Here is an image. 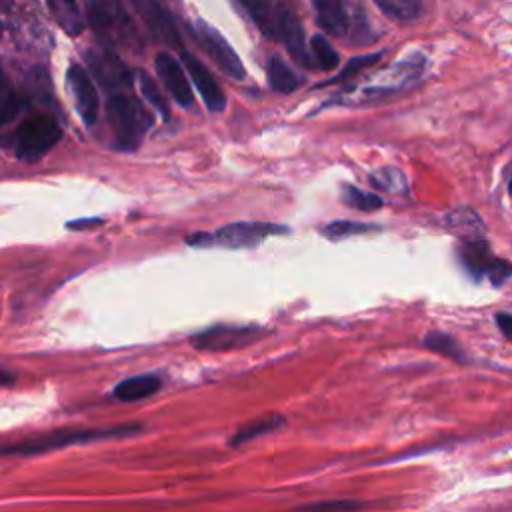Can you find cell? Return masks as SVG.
Instances as JSON below:
<instances>
[{
    "label": "cell",
    "mask_w": 512,
    "mask_h": 512,
    "mask_svg": "<svg viewBox=\"0 0 512 512\" xmlns=\"http://www.w3.org/2000/svg\"><path fill=\"white\" fill-rule=\"evenodd\" d=\"M154 66H156V72H158L162 84L166 86L170 96L176 100V104L190 108L194 104V96H192V88L188 84V78H186L180 62L172 54L160 52L154 60Z\"/></svg>",
    "instance_id": "4fadbf2b"
},
{
    "label": "cell",
    "mask_w": 512,
    "mask_h": 512,
    "mask_svg": "<svg viewBox=\"0 0 512 512\" xmlns=\"http://www.w3.org/2000/svg\"><path fill=\"white\" fill-rule=\"evenodd\" d=\"M496 326L500 328V332L512 340V314L508 312H498L496 314Z\"/></svg>",
    "instance_id": "4dcf8cb0"
},
{
    "label": "cell",
    "mask_w": 512,
    "mask_h": 512,
    "mask_svg": "<svg viewBox=\"0 0 512 512\" xmlns=\"http://www.w3.org/2000/svg\"><path fill=\"white\" fill-rule=\"evenodd\" d=\"M54 20L68 36H78L84 30V18L74 0H46Z\"/></svg>",
    "instance_id": "d6986e66"
},
{
    "label": "cell",
    "mask_w": 512,
    "mask_h": 512,
    "mask_svg": "<svg viewBox=\"0 0 512 512\" xmlns=\"http://www.w3.org/2000/svg\"><path fill=\"white\" fill-rule=\"evenodd\" d=\"M244 12L252 18V22L260 28V32L268 38L276 40L278 28V8H274L272 0H238Z\"/></svg>",
    "instance_id": "ac0fdd59"
},
{
    "label": "cell",
    "mask_w": 512,
    "mask_h": 512,
    "mask_svg": "<svg viewBox=\"0 0 512 512\" xmlns=\"http://www.w3.org/2000/svg\"><path fill=\"white\" fill-rule=\"evenodd\" d=\"M312 54H314V60H316V66L320 70H334L340 62L338 58V52L332 48V44L322 36V34H316L312 36Z\"/></svg>",
    "instance_id": "484cf974"
},
{
    "label": "cell",
    "mask_w": 512,
    "mask_h": 512,
    "mask_svg": "<svg viewBox=\"0 0 512 512\" xmlns=\"http://www.w3.org/2000/svg\"><path fill=\"white\" fill-rule=\"evenodd\" d=\"M378 230V226L366 224V222H352V220H336L330 222L322 228V234L328 236L330 240H340L346 236H354V234H366V232H374Z\"/></svg>",
    "instance_id": "d4e9b609"
},
{
    "label": "cell",
    "mask_w": 512,
    "mask_h": 512,
    "mask_svg": "<svg viewBox=\"0 0 512 512\" xmlns=\"http://www.w3.org/2000/svg\"><path fill=\"white\" fill-rule=\"evenodd\" d=\"M132 6L136 14L144 20L146 28L154 38L160 42L172 46V48H182V40L178 34V28L172 20V16L166 12V8L158 0H132Z\"/></svg>",
    "instance_id": "8fae6325"
},
{
    "label": "cell",
    "mask_w": 512,
    "mask_h": 512,
    "mask_svg": "<svg viewBox=\"0 0 512 512\" xmlns=\"http://www.w3.org/2000/svg\"><path fill=\"white\" fill-rule=\"evenodd\" d=\"M28 106V98L14 92V90H4V98H2V126L10 124L16 114H20L24 108Z\"/></svg>",
    "instance_id": "f1b7e54d"
},
{
    "label": "cell",
    "mask_w": 512,
    "mask_h": 512,
    "mask_svg": "<svg viewBox=\"0 0 512 512\" xmlns=\"http://www.w3.org/2000/svg\"><path fill=\"white\" fill-rule=\"evenodd\" d=\"M342 200L348 206H352L356 210H362V212H374V210L382 208V204H384L378 194L364 192V190H360L356 186H350V184L342 186Z\"/></svg>",
    "instance_id": "603a6c76"
},
{
    "label": "cell",
    "mask_w": 512,
    "mask_h": 512,
    "mask_svg": "<svg viewBox=\"0 0 512 512\" xmlns=\"http://www.w3.org/2000/svg\"><path fill=\"white\" fill-rule=\"evenodd\" d=\"M62 138L60 124L50 114H36L20 122L10 136L12 152L24 162H38Z\"/></svg>",
    "instance_id": "277c9868"
},
{
    "label": "cell",
    "mask_w": 512,
    "mask_h": 512,
    "mask_svg": "<svg viewBox=\"0 0 512 512\" xmlns=\"http://www.w3.org/2000/svg\"><path fill=\"white\" fill-rule=\"evenodd\" d=\"M160 388H162L160 376L148 372V374H138V376H132V378H126V380L118 382L116 388L112 390V396L116 400H122V402H136V400L150 398Z\"/></svg>",
    "instance_id": "2e32d148"
},
{
    "label": "cell",
    "mask_w": 512,
    "mask_h": 512,
    "mask_svg": "<svg viewBox=\"0 0 512 512\" xmlns=\"http://www.w3.org/2000/svg\"><path fill=\"white\" fill-rule=\"evenodd\" d=\"M458 252H460V260H462L464 268L470 274H474V276L486 274L492 280V284H496V286L502 284L508 276H512V264L494 258V254L490 252V248L486 244V238L462 242Z\"/></svg>",
    "instance_id": "ba28073f"
},
{
    "label": "cell",
    "mask_w": 512,
    "mask_h": 512,
    "mask_svg": "<svg viewBox=\"0 0 512 512\" xmlns=\"http://www.w3.org/2000/svg\"><path fill=\"white\" fill-rule=\"evenodd\" d=\"M142 430L140 424H120V426H108V428H64V430H52L48 434H40L36 438H28L10 446H4V454H22V456H36L52 450H60L72 444H86L106 438H120V436H132Z\"/></svg>",
    "instance_id": "7a4b0ae2"
},
{
    "label": "cell",
    "mask_w": 512,
    "mask_h": 512,
    "mask_svg": "<svg viewBox=\"0 0 512 512\" xmlns=\"http://www.w3.org/2000/svg\"><path fill=\"white\" fill-rule=\"evenodd\" d=\"M378 58H380V52L364 54V56H354V58H352V60L342 68V72H340L336 78H332L330 82H342V80H348L350 76H354V74H356V72H360L362 68L372 66Z\"/></svg>",
    "instance_id": "f546056e"
},
{
    "label": "cell",
    "mask_w": 512,
    "mask_h": 512,
    "mask_svg": "<svg viewBox=\"0 0 512 512\" xmlns=\"http://www.w3.org/2000/svg\"><path fill=\"white\" fill-rule=\"evenodd\" d=\"M276 40L284 42L286 50L290 52V56H292L300 66H306V68H314V66H316L314 54H310V50H308V46H306L304 30H302L300 20H298V16H296L290 8H286V6H280V8H278Z\"/></svg>",
    "instance_id": "9c48e42d"
},
{
    "label": "cell",
    "mask_w": 512,
    "mask_h": 512,
    "mask_svg": "<svg viewBox=\"0 0 512 512\" xmlns=\"http://www.w3.org/2000/svg\"><path fill=\"white\" fill-rule=\"evenodd\" d=\"M444 226L462 242L484 240L486 228L482 218L472 208H454L444 216Z\"/></svg>",
    "instance_id": "9a60e30c"
},
{
    "label": "cell",
    "mask_w": 512,
    "mask_h": 512,
    "mask_svg": "<svg viewBox=\"0 0 512 512\" xmlns=\"http://www.w3.org/2000/svg\"><path fill=\"white\" fill-rule=\"evenodd\" d=\"M106 118L112 130L114 148L124 152L136 150L154 122L142 102L136 96L124 92H112L108 96Z\"/></svg>",
    "instance_id": "6da1fadb"
},
{
    "label": "cell",
    "mask_w": 512,
    "mask_h": 512,
    "mask_svg": "<svg viewBox=\"0 0 512 512\" xmlns=\"http://www.w3.org/2000/svg\"><path fill=\"white\" fill-rule=\"evenodd\" d=\"M508 194H510V198H512V178H510V182H508Z\"/></svg>",
    "instance_id": "836d02e7"
},
{
    "label": "cell",
    "mask_w": 512,
    "mask_h": 512,
    "mask_svg": "<svg viewBox=\"0 0 512 512\" xmlns=\"http://www.w3.org/2000/svg\"><path fill=\"white\" fill-rule=\"evenodd\" d=\"M368 180L376 190H384V192H392V194H404L408 190L404 172L398 170V168H392V166H384V168L374 170L368 176Z\"/></svg>",
    "instance_id": "7402d4cb"
},
{
    "label": "cell",
    "mask_w": 512,
    "mask_h": 512,
    "mask_svg": "<svg viewBox=\"0 0 512 512\" xmlns=\"http://www.w3.org/2000/svg\"><path fill=\"white\" fill-rule=\"evenodd\" d=\"M312 6L316 10V20L318 24L334 36H344L346 34V12L342 0H312Z\"/></svg>",
    "instance_id": "e0dca14e"
},
{
    "label": "cell",
    "mask_w": 512,
    "mask_h": 512,
    "mask_svg": "<svg viewBox=\"0 0 512 512\" xmlns=\"http://www.w3.org/2000/svg\"><path fill=\"white\" fill-rule=\"evenodd\" d=\"M284 424H286V418L280 416V414H268V416L256 418V420H252V422L240 426V428L234 432V436L230 438V446L236 448V446H240V444H244V442H250V440H254V438L264 436V434H270V432L282 428Z\"/></svg>",
    "instance_id": "ffe728a7"
},
{
    "label": "cell",
    "mask_w": 512,
    "mask_h": 512,
    "mask_svg": "<svg viewBox=\"0 0 512 512\" xmlns=\"http://www.w3.org/2000/svg\"><path fill=\"white\" fill-rule=\"evenodd\" d=\"M182 62L194 82V86L198 88L206 108L210 112H222L226 108V96L222 92V88L218 86L216 78L208 72V68L190 52H182Z\"/></svg>",
    "instance_id": "5bb4252c"
},
{
    "label": "cell",
    "mask_w": 512,
    "mask_h": 512,
    "mask_svg": "<svg viewBox=\"0 0 512 512\" xmlns=\"http://www.w3.org/2000/svg\"><path fill=\"white\" fill-rule=\"evenodd\" d=\"M262 334L264 330L254 324H214L210 328H204L202 332H196L190 342L198 350L226 352L234 348H244L254 340L262 338Z\"/></svg>",
    "instance_id": "8992f818"
},
{
    "label": "cell",
    "mask_w": 512,
    "mask_h": 512,
    "mask_svg": "<svg viewBox=\"0 0 512 512\" xmlns=\"http://www.w3.org/2000/svg\"><path fill=\"white\" fill-rule=\"evenodd\" d=\"M316 506H320V508H356V506H360L358 502H320V504H316Z\"/></svg>",
    "instance_id": "d6a6232c"
},
{
    "label": "cell",
    "mask_w": 512,
    "mask_h": 512,
    "mask_svg": "<svg viewBox=\"0 0 512 512\" xmlns=\"http://www.w3.org/2000/svg\"><path fill=\"white\" fill-rule=\"evenodd\" d=\"M100 224H102L100 218H88V220H72V222H68V228L80 230V228H90V226H100Z\"/></svg>",
    "instance_id": "1f68e13d"
},
{
    "label": "cell",
    "mask_w": 512,
    "mask_h": 512,
    "mask_svg": "<svg viewBox=\"0 0 512 512\" xmlns=\"http://www.w3.org/2000/svg\"><path fill=\"white\" fill-rule=\"evenodd\" d=\"M66 80H68V88L72 92V98H74V104H76V110H78L82 122L86 126H92L98 118V106H100L98 92H96L92 78L80 64H70V68L66 72Z\"/></svg>",
    "instance_id": "30bf717a"
},
{
    "label": "cell",
    "mask_w": 512,
    "mask_h": 512,
    "mask_svg": "<svg viewBox=\"0 0 512 512\" xmlns=\"http://www.w3.org/2000/svg\"><path fill=\"white\" fill-rule=\"evenodd\" d=\"M84 6L88 22L102 38L122 46H128L136 38L122 0H84Z\"/></svg>",
    "instance_id": "5b68a950"
},
{
    "label": "cell",
    "mask_w": 512,
    "mask_h": 512,
    "mask_svg": "<svg viewBox=\"0 0 512 512\" xmlns=\"http://www.w3.org/2000/svg\"><path fill=\"white\" fill-rule=\"evenodd\" d=\"M386 14L398 20H412L420 14L422 0H374Z\"/></svg>",
    "instance_id": "4316f807"
},
{
    "label": "cell",
    "mask_w": 512,
    "mask_h": 512,
    "mask_svg": "<svg viewBox=\"0 0 512 512\" xmlns=\"http://www.w3.org/2000/svg\"><path fill=\"white\" fill-rule=\"evenodd\" d=\"M266 78L268 84L274 92L280 94H290L298 88L300 80L298 76L290 70V66L280 58V56H270L268 64H266Z\"/></svg>",
    "instance_id": "44dd1931"
},
{
    "label": "cell",
    "mask_w": 512,
    "mask_h": 512,
    "mask_svg": "<svg viewBox=\"0 0 512 512\" xmlns=\"http://www.w3.org/2000/svg\"><path fill=\"white\" fill-rule=\"evenodd\" d=\"M86 62L90 70L94 72L96 80L102 88L120 92L122 88H128L132 84L130 70L124 66L120 58H116L112 52L106 50H88Z\"/></svg>",
    "instance_id": "7c38bea8"
},
{
    "label": "cell",
    "mask_w": 512,
    "mask_h": 512,
    "mask_svg": "<svg viewBox=\"0 0 512 512\" xmlns=\"http://www.w3.org/2000/svg\"><path fill=\"white\" fill-rule=\"evenodd\" d=\"M196 38L202 44V48L210 54V58L216 62V66L230 76L232 80H244L246 78V70L238 58V54L234 52V48L224 40V36L210 24H206L204 20H198L194 26Z\"/></svg>",
    "instance_id": "52a82bcc"
},
{
    "label": "cell",
    "mask_w": 512,
    "mask_h": 512,
    "mask_svg": "<svg viewBox=\"0 0 512 512\" xmlns=\"http://www.w3.org/2000/svg\"><path fill=\"white\" fill-rule=\"evenodd\" d=\"M286 226L270 222H232L214 232H196L186 238V244L196 248H250L274 234H286Z\"/></svg>",
    "instance_id": "3957f363"
},
{
    "label": "cell",
    "mask_w": 512,
    "mask_h": 512,
    "mask_svg": "<svg viewBox=\"0 0 512 512\" xmlns=\"http://www.w3.org/2000/svg\"><path fill=\"white\" fill-rule=\"evenodd\" d=\"M138 84H140L142 96H144L164 118H168V116H170L168 102H166V98L162 96L160 88L154 84V80H152L146 72H138Z\"/></svg>",
    "instance_id": "83f0119b"
},
{
    "label": "cell",
    "mask_w": 512,
    "mask_h": 512,
    "mask_svg": "<svg viewBox=\"0 0 512 512\" xmlns=\"http://www.w3.org/2000/svg\"><path fill=\"white\" fill-rule=\"evenodd\" d=\"M424 346L430 348L432 352H438V354H444L452 360H458V362H464V352L462 348L458 346V342L450 336V334H444V332H430L426 338H424Z\"/></svg>",
    "instance_id": "cb8c5ba5"
}]
</instances>
